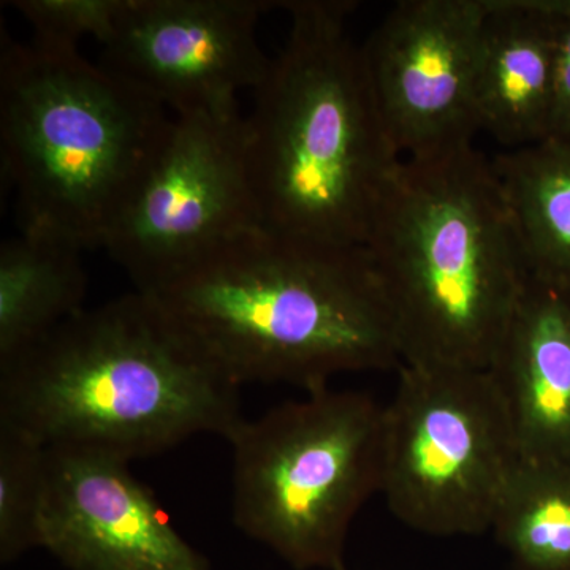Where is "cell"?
<instances>
[{"label": "cell", "instance_id": "6da1fadb", "mask_svg": "<svg viewBox=\"0 0 570 570\" xmlns=\"http://www.w3.org/2000/svg\"><path fill=\"white\" fill-rule=\"evenodd\" d=\"M145 295L238 389L309 393L337 374L401 366L387 296L363 246L258 228Z\"/></svg>", "mask_w": 570, "mask_h": 570}, {"label": "cell", "instance_id": "7a4b0ae2", "mask_svg": "<svg viewBox=\"0 0 570 570\" xmlns=\"http://www.w3.org/2000/svg\"><path fill=\"white\" fill-rule=\"evenodd\" d=\"M228 382L141 292L82 309L0 366V423L132 463L242 422Z\"/></svg>", "mask_w": 570, "mask_h": 570}, {"label": "cell", "instance_id": "3957f363", "mask_svg": "<svg viewBox=\"0 0 570 570\" xmlns=\"http://www.w3.org/2000/svg\"><path fill=\"white\" fill-rule=\"evenodd\" d=\"M283 50L253 92L247 164L262 228L363 246L401 159L347 33L348 0H288Z\"/></svg>", "mask_w": 570, "mask_h": 570}, {"label": "cell", "instance_id": "277c9868", "mask_svg": "<svg viewBox=\"0 0 570 570\" xmlns=\"http://www.w3.org/2000/svg\"><path fill=\"white\" fill-rule=\"evenodd\" d=\"M365 249L401 365L490 370L531 276L489 157L468 146L404 159Z\"/></svg>", "mask_w": 570, "mask_h": 570}, {"label": "cell", "instance_id": "5b68a950", "mask_svg": "<svg viewBox=\"0 0 570 570\" xmlns=\"http://www.w3.org/2000/svg\"><path fill=\"white\" fill-rule=\"evenodd\" d=\"M174 119L151 94L78 50L2 33L0 138L22 234L104 247Z\"/></svg>", "mask_w": 570, "mask_h": 570}, {"label": "cell", "instance_id": "8992f818", "mask_svg": "<svg viewBox=\"0 0 570 570\" xmlns=\"http://www.w3.org/2000/svg\"><path fill=\"white\" fill-rule=\"evenodd\" d=\"M385 406L328 387L236 425L232 515L295 570H343L356 513L381 493Z\"/></svg>", "mask_w": 570, "mask_h": 570}, {"label": "cell", "instance_id": "52a82bcc", "mask_svg": "<svg viewBox=\"0 0 570 570\" xmlns=\"http://www.w3.org/2000/svg\"><path fill=\"white\" fill-rule=\"evenodd\" d=\"M385 406L381 494L411 530L463 538L491 530L519 466L508 404L490 370L397 367Z\"/></svg>", "mask_w": 570, "mask_h": 570}, {"label": "cell", "instance_id": "ba28073f", "mask_svg": "<svg viewBox=\"0 0 570 570\" xmlns=\"http://www.w3.org/2000/svg\"><path fill=\"white\" fill-rule=\"evenodd\" d=\"M258 228L245 116L198 112L175 116L104 249L148 294Z\"/></svg>", "mask_w": 570, "mask_h": 570}, {"label": "cell", "instance_id": "9c48e42d", "mask_svg": "<svg viewBox=\"0 0 570 570\" xmlns=\"http://www.w3.org/2000/svg\"><path fill=\"white\" fill-rule=\"evenodd\" d=\"M485 0H403L362 47L379 116L401 159L474 146Z\"/></svg>", "mask_w": 570, "mask_h": 570}, {"label": "cell", "instance_id": "30bf717a", "mask_svg": "<svg viewBox=\"0 0 570 570\" xmlns=\"http://www.w3.org/2000/svg\"><path fill=\"white\" fill-rule=\"evenodd\" d=\"M279 2L129 0L100 66L151 94L175 116H230L255 91L272 59L257 24Z\"/></svg>", "mask_w": 570, "mask_h": 570}, {"label": "cell", "instance_id": "8fae6325", "mask_svg": "<svg viewBox=\"0 0 570 570\" xmlns=\"http://www.w3.org/2000/svg\"><path fill=\"white\" fill-rule=\"evenodd\" d=\"M69 570H212L130 461L47 449L41 546Z\"/></svg>", "mask_w": 570, "mask_h": 570}, {"label": "cell", "instance_id": "7c38bea8", "mask_svg": "<svg viewBox=\"0 0 570 570\" xmlns=\"http://www.w3.org/2000/svg\"><path fill=\"white\" fill-rule=\"evenodd\" d=\"M569 0H485L474 102L480 132L510 149L547 140L558 31Z\"/></svg>", "mask_w": 570, "mask_h": 570}, {"label": "cell", "instance_id": "4fadbf2b", "mask_svg": "<svg viewBox=\"0 0 570 570\" xmlns=\"http://www.w3.org/2000/svg\"><path fill=\"white\" fill-rule=\"evenodd\" d=\"M521 460L570 464V294L530 279L490 366Z\"/></svg>", "mask_w": 570, "mask_h": 570}, {"label": "cell", "instance_id": "5bb4252c", "mask_svg": "<svg viewBox=\"0 0 570 570\" xmlns=\"http://www.w3.org/2000/svg\"><path fill=\"white\" fill-rule=\"evenodd\" d=\"M81 255L61 239L22 232L0 247V366L86 309Z\"/></svg>", "mask_w": 570, "mask_h": 570}, {"label": "cell", "instance_id": "9a60e30c", "mask_svg": "<svg viewBox=\"0 0 570 570\" xmlns=\"http://www.w3.org/2000/svg\"><path fill=\"white\" fill-rule=\"evenodd\" d=\"M491 163L531 279L570 294V145L543 140Z\"/></svg>", "mask_w": 570, "mask_h": 570}, {"label": "cell", "instance_id": "2e32d148", "mask_svg": "<svg viewBox=\"0 0 570 570\" xmlns=\"http://www.w3.org/2000/svg\"><path fill=\"white\" fill-rule=\"evenodd\" d=\"M491 531L515 570H570V464L520 460Z\"/></svg>", "mask_w": 570, "mask_h": 570}, {"label": "cell", "instance_id": "e0dca14e", "mask_svg": "<svg viewBox=\"0 0 570 570\" xmlns=\"http://www.w3.org/2000/svg\"><path fill=\"white\" fill-rule=\"evenodd\" d=\"M47 449L0 423V562L40 549Z\"/></svg>", "mask_w": 570, "mask_h": 570}, {"label": "cell", "instance_id": "ac0fdd59", "mask_svg": "<svg viewBox=\"0 0 570 570\" xmlns=\"http://www.w3.org/2000/svg\"><path fill=\"white\" fill-rule=\"evenodd\" d=\"M32 26L36 43L77 50L78 41L92 37L107 45L126 14L129 0H13Z\"/></svg>", "mask_w": 570, "mask_h": 570}, {"label": "cell", "instance_id": "d6986e66", "mask_svg": "<svg viewBox=\"0 0 570 570\" xmlns=\"http://www.w3.org/2000/svg\"><path fill=\"white\" fill-rule=\"evenodd\" d=\"M547 140L570 145V0L562 13L558 31L553 110Z\"/></svg>", "mask_w": 570, "mask_h": 570}, {"label": "cell", "instance_id": "ffe728a7", "mask_svg": "<svg viewBox=\"0 0 570 570\" xmlns=\"http://www.w3.org/2000/svg\"><path fill=\"white\" fill-rule=\"evenodd\" d=\"M343 570H347V568H344Z\"/></svg>", "mask_w": 570, "mask_h": 570}]
</instances>
